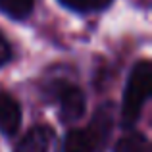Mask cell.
<instances>
[{
    "label": "cell",
    "mask_w": 152,
    "mask_h": 152,
    "mask_svg": "<svg viewBox=\"0 0 152 152\" xmlns=\"http://www.w3.org/2000/svg\"><path fill=\"white\" fill-rule=\"evenodd\" d=\"M66 10L75 12V14H98V12H104L106 8L112 6L114 0H58Z\"/></svg>",
    "instance_id": "9c48e42d"
},
{
    "label": "cell",
    "mask_w": 152,
    "mask_h": 152,
    "mask_svg": "<svg viewBox=\"0 0 152 152\" xmlns=\"http://www.w3.org/2000/svg\"><path fill=\"white\" fill-rule=\"evenodd\" d=\"M56 141L54 129L48 125H35L15 142L14 152H52Z\"/></svg>",
    "instance_id": "3957f363"
},
{
    "label": "cell",
    "mask_w": 152,
    "mask_h": 152,
    "mask_svg": "<svg viewBox=\"0 0 152 152\" xmlns=\"http://www.w3.org/2000/svg\"><path fill=\"white\" fill-rule=\"evenodd\" d=\"M35 0H0V12L14 21L27 19L33 14Z\"/></svg>",
    "instance_id": "ba28073f"
},
{
    "label": "cell",
    "mask_w": 152,
    "mask_h": 152,
    "mask_svg": "<svg viewBox=\"0 0 152 152\" xmlns=\"http://www.w3.org/2000/svg\"><path fill=\"white\" fill-rule=\"evenodd\" d=\"M14 58V52H12V45L8 42V39L0 33V67L8 66Z\"/></svg>",
    "instance_id": "30bf717a"
},
{
    "label": "cell",
    "mask_w": 152,
    "mask_h": 152,
    "mask_svg": "<svg viewBox=\"0 0 152 152\" xmlns=\"http://www.w3.org/2000/svg\"><path fill=\"white\" fill-rule=\"evenodd\" d=\"M21 127V106L12 94L0 93V133L4 137H15Z\"/></svg>",
    "instance_id": "5b68a950"
},
{
    "label": "cell",
    "mask_w": 152,
    "mask_h": 152,
    "mask_svg": "<svg viewBox=\"0 0 152 152\" xmlns=\"http://www.w3.org/2000/svg\"><path fill=\"white\" fill-rule=\"evenodd\" d=\"M62 152H104L89 127L69 129L64 137Z\"/></svg>",
    "instance_id": "8992f818"
},
{
    "label": "cell",
    "mask_w": 152,
    "mask_h": 152,
    "mask_svg": "<svg viewBox=\"0 0 152 152\" xmlns=\"http://www.w3.org/2000/svg\"><path fill=\"white\" fill-rule=\"evenodd\" d=\"M150 94H152V64L148 60H141L131 67L125 83L121 112H119V123L123 129L129 131L139 123Z\"/></svg>",
    "instance_id": "6da1fadb"
},
{
    "label": "cell",
    "mask_w": 152,
    "mask_h": 152,
    "mask_svg": "<svg viewBox=\"0 0 152 152\" xmlns=\"http://www.w3.org/2000/svg\"><path fill=\"white\" fill-rule=\"evenodd\" d=\"M114 152H152V146L145 133L129 129V133H125L115 142Z\"/></svg>",
    "instance_id": "52a82bcc"
},
{
    "label": "cell",
    "mask_w": 152,
    "mask_h": 152,
    "mask_svg": "<svg viewBox=\"0 0 152 152\" xmlns=\"http://www.w3.org/2000/svg\"><path fill=\"white\" fill-rule=\"evenodd\" d=\"M46 100L58 104V115L62 123H75L87 112V96L75 83L67 79H54L45 87Z\"/></svg>",
    "instance_id": "7a4b0ae2"
},
{
    "label": "cell",
    "mask_w": 152,
    "mask_h": 152,
    "mask_svg": "<svg viewBox=\"0 0 152 152\" xmlns=\"http://www.w3.org/2000/svg\"><path fill=\"white\" fill-rule=\"evenodd\" d=\"M114 121H115V108L114 102H104L94 110L93 119L87 127L91 129V133L94 135L96 142L100 145L102 150H106L108 141L112 137V131H114Z\"/></svg>",
    "instance_id": "277c9868"
}]
</instances>
